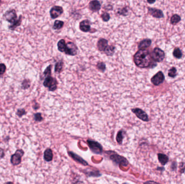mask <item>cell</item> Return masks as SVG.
<instances>
[{
  "label": "cell",
  "instance_id": "8992f818",
  "mask_svg": "<svg viewBox=\"0 0 185 184\" xmlns=\"http://www.w3.org/2000/svg\"><path fill=\"white\" fill-rule=\"evenodd\" d=\"M87 142L88 143L89 149L94 154H101L102 153V146L98 142L92 140H87Z\"/></svg>",
  "mask_w": 185,
  "mask_h": 184
},
{
  "label": "cell",
  "instance_id": "83f0119b",
  "mask_svg": "<svg viewBox=\"0 0 185 184\" xmlns=\"http://www.w3.org/2000/svg\"><path fill=\"white\" fill-rule=\"evenodd\" d=\"M16 114L19 118H21L27 114V111L24 109H17Z\"/></svg>",
  "mask_w": 185,
  "mask_h": 184
},
{
  "label": "cell",
  "instance_id": "f1b7e54d",
  "mask_svg": "<svg viewBox=\"0 0 185 184\" xmlns=\"http://www.w3.org/2000/svg\"><path fill=\"white\" fill-rule=\"evenodd\" d=\"M181 18L178 15H173L171 18V23L173 24H176L177 23H178L180 21Z\"/></svg>",
  "mask_w": 185,
  "mask_h": 184
},
{
  "label": "cell",
  "instance_id": "d590c367",
  "mask_svg": "<svg viewBox=\"0 0 185 184\" xmlns=\"http://www.w3.org/2000/svg\"><path fill=\"white\" fill-rule=\"evenodd\" d=\"M101 17L102 18L103 21L105 22H108L110 20V14L107 13H104L103 14L101 15Z\"/></svg>",
  "mask_w": 185,
  "mask_h": 184
},
{
  "label": "cell",
  "instance_id": "603a6c76",
  "mask_svg": "<svg viewBox=\"0 0 185 184\" xmlns=\"http://www.w3.org/2000/svg\"><path fill=\"white\" fill-rule=\"evenodd\" d=\"M31 81L29 79H24L21 83V89L27 90L31 87Z\"/></svg>",
  "mask_w": 185,
  "mask_h": 184
},
{
  "label": "cell",
  "instance_id": "6da1fadb",
  "mask_svg": "<svg viewBox=\"0 0 185 184\" xmlns=\"http://www.w3.org/2000/svg\"><path fill=\"white\" fill-rule=\"evenodd\" d=\"M134 61L136 65L140 68L148 67L151 63V56L147 50L141 49L134 56Z\"/></svg>",
  "mask_w": 185,
  "mask_h": 184
},
{
  "label": "cell",
  "instance_id": "bcb514c9",
  "mask_svg": "<svg viewBox=\"0 0 185 184\" xmlns=\"http://www.w3.org/2000/svg\"><path fill=\"white\" fill-rule=\"evenodd\" d=\"M2 1H0V6H1V4H2Z\"/></svg>",
  "mask_w": 185,
  "mask_h": 184
},
{
  "label": "cell",
  "instance_id": "5b68a950",
  "mask_svg": "<svg viewBox=\"0 0 185 184\" xmlns=\"http://www.w3.org/2000/svg\"><path fill=\"white\" fill-rule=\"evenodd\" d=\"M43 84L46 88H48L50 91H54L57 89L58 82L56 79L51 76H48L46 77Z\"/></svg>",
  "mask_w": 185,
  "mask_h": 184
},
{
  "label": "cell",
  "instance_id": "cb8c5ba5",
  "mask_svg": "<svg viewBox=\"0 0 185 184\" xmlns=\"http://www.w3.org/2000/svg\"><path fill=\"white\" fill-rule=\"evenodd\" d=\"M63 24H64V22L63 21L59 20L55 21L54 25H53V29L55 30L60 29L63 26Z\"/></svg>",
  "mask_w": 185,
  "mask_h": 184
},
{
  "label": "cell",
  "instance_id": "4dcf8cb0",
  "mask_svg": "<svg viewBox=\"0 0 185 184\" xmlns=\"http://www.w3.org/2000/svg\"><path fill=\"white\" fill-rule=\"evenodd\" d=\"M173 55L175 58H180L182 57L181 51L179 48H176L173 52Z\"/></svg>",
  "mask_w": 185,
  "mask_h": 184
},
{
  "label": "cell",
  "instance_id": "d6986e66",
  "mask_svg": "<svg viewBox=\"0 0 185 184\" xmlns=\"http://www.w3.org/2000/svg\"><path fill=\"white\" fill-rule=\"evenodd\" d=\"M158 160L162 166H164L168 163L169 159H168V156H166V154H158Z\"/></svg>",
  "mask_w": 185,
  "mask_h": 184
},
{
  "label": "cell",
  "instance_id": "277c9868",
  "mask_svg": "<svg viewBox=\"0 0 185 184\" xmlns=\"http://www.w3.org/2000/svg\"><path fill=\"white\" fill-rule=\"evenodd\" d=\"M112 152V154H110V160H112L115 164H117L120 166L121 165L124 166H128V165L129 164L128 161L125 157L121 156L115 152Z\"/></svg>",
  "mask_w": 185,
  "mask_h": 184
},
{
  "label": "cell",
  "instance_id": "8d00e7d4",
  "mask_svg": "<svg viewBox=\"0 0 185 184\" xmlns=\"http://www.w3.org/2000/svg\"><path fill=\"white\" fill-rule=\"evenodd\" d=\"M179 168H180V173H184L185 172V163L184 162H181L180 163V166H179Z\"/></svg>",
  "mask_w": 185,
  "mask_h": 184
},
{
  "label": "cell",
  "instance_id": "4316f807",
  "mask_svg": "<svg viewBox=\"0 0 185 184\" xmlns=\"http://www.w3.org/2000/svg\"><path fill=\"white\" fill-rule=\"evenodd\" d=\"M86 174L88 177H100L101 174L99 172L97 171H91L90 172H88L86 173Z\"/></svg>",
  "mask_w": 185,
  "mask_h": 184
},
{
  "label": "cell",
  "instance_id": "52a82bcc",
  "mask_svg": "<svg viewBox=\"0 0 185 184\" xmlns=\"http://www.w3.org/2000/svg\"><path fill=\"white\" fill-rule=\"evenodd\" d=\"M152 57L155 61L158 62H162L164 59V52L159 48H155L152 52Z\"/></svg>",
  "mask_w": 185,
  "mask_h": 184
},
{
  "label": "cell",
  "instance_id": "ac0fdd59",
  "mask_svg": "<svg viewBox=\"0 0 185 184\" xmlns=\"http://www.w3.org/2000/svg\"><path fill=\"white\" fill-rule=\"evenodd\" d=\"M151 42L152 41L151 40L145 39L139 43V44L138 45V48L140 50L144 49L145 48H148L151 45Z\"/></svg>",
  "mask_w": 185,
  "mask_h": 184
},
{
  "label": "cell",
  "instance_id": "7bdbcfd3",
  "mask_svg": "<svg viewBox=\"0 0 185 184\" xmlns=\"http://www.w3.org/2000/svg\"><path fill=\"white\" fill-rule=\"evenodd\" d=\"M157 170H158L161 171H163L164 170V167H158L157 168Z\"/></svg>",
  "mask_w": 185,
  "mask_h": 184
},
{
  "label": "cell",
  "instance_id": "1f68e13d",
  "mask_svg": "<svg viewBox=\"0 0 185 184\" xmlns=\"http://www.w3.org/2000/svg\"><path fill=\"white\" fill-rule=\"evenodd\" d=\"M34 119L35 121L38 122H40L41 121H42L43 117H42L41 113H35L34 115Z\"/></svg>",
  "mask_w": 185,
  "mask_h": 184
},
{
  "label": "cell",
  "instance_id": "e575fe53",
  "mask_svg": "<svg viewBox=\"0 0 185 184\" xmlns=\"http://www.w3.org/2000/svg\"><path fill=\"white\" fill-rule=\"evenodd\" d=\"M176 75V70L174 67L171 68L168 71V76L171 77H174Z\"/></svg>",
  "mask_w": 185,
  "mask_h": 184
},
{
  "label": "cell",
  "instance_id": "7dc6e473",
  "mask_svg": "<svg viewBox=\"0 0 185 184\" xmlns=\"http://www.w3.org/2000/svg\"><path fill=\"white\" fill-rule=\"evenodd\" d=\"M128 184V183H123V184Z\"/></svg>",
  "mask_w": 185,
  "mask_h": 184
},
{
  "label": "cell",
  "instance_id": "9a60e30c",
  "mask_svg": "<svg viewBox=\"0 0 185 184\" xmlns=\"http://www.w3.org/2000/svg\"><path fill=\"white\" fill-rule=\"evenodd\" d=\"M148 12L151 15H152L153 17H156V18H161V17H164V15L162 11L157 9L149 8Z\"/></svg>",
  "mask_w": 185,
  "mask_h": 184
},
{
  "label": "cell",
  "instance_id": "f6af8a7d",
  "mask_svg": "<svg viewBox=\"0 0 185 184\" xmlns=\"http://www.w3.org/2000/svg\"><path fill=\"white\" fill-rule=\"evenodd\" d=\"M154 2H155L154 1H148V3H150V4H152V3H154Z\"/></svg>",
  "mask_w": 185,
  "mask_h": 184
},
{
  "label": "cell",
  "instance_id": "ffe728a7",
  "mask_svg": "<svg viewBox=\"0 0 185 184\" xmlns=\"http://www.w3.org/2000/svg\"><path fill=\"white\" fill-rule=\"evenodd\" d=\"M22 16L20 15L19 17L18 18L17 20L13 24H10V25L9 26V28H8L10 30H15L16 28L20 26L21 23H22Z\"/></svg>",
  "mask_w": 185,
  "mask_h": 184
},
{
  "label": "cell",
  "instance_id": "30bf717a",
  "mask_svg": "<svg viewBox=\"0 0 185 184\" xmlns=\"http://www.w3.org/2000/svg\"><path fill=\"white\" fill-rule=\"evenodd\" d=\"M63 12V8L61 7L55 6L51 8L50 10V15L52 19H55L59 17Z\"/></svg>",
  "mask_w": 185,
  "mask_h": 184
},
{
  "label": "cell",
  "instance_id": "4fadbf2b",
  "mask_svg": "<svg viewBox=\"0 0 185 184\" xmlns=\"http://www.w3.org/2000/svg\"><path fill=\"white\" fill-rule=\"evenodd\" d=\"M90 24L91 23L89 21L87 20L82 21L80 23V29L83 32H88L90 30Z\"/></svg>",
  "mask_w": 185,
  "mask_h": 184
},
{
  "label": "cell",
  "instance_id": "f35d334b",
  "mask_svg": "<svg viewBox=\"0 0 185 184\" xmlns=\"http://www.w3.org/2000/svg\"><path fill=\"white\" fill-rule=\"evenodd\" d=\"M176 167H177V163L174 161L171 163V170L174 171L176 170Z\"/></svg>",
  "mask_w": 185,
  "mask_h": 184
},
{
  "label": "cell",
  "instance_id": "ee69618b",
  "mask_svg": "<svg viewBox=\"0 0 185 184\" xmlns=\"http://www.w3.org/2000/svg\"><path fill=\"white\" fill-rule=\"evenodd\" d=\"M5 184H14V183L13 182H11V181H8V182H7Z\"/></svg>",
  "mask_w": 185,
  "mask_h": 184
},
{
  "label": "cell",
  "instance_id": "e0dca14e",
  "mask_svg": "<svg viewBox=\"0 0 185 184\" xmlns=\"http://www.w3.org/2000/svg\"><path fill=\"white\" fill-rule=\"evenodd\" d=\"M43 158H44L45 161H48V162L51 161V160H53V154L52 150L51 149L48 148L45 150V152H44Z\"/></svg>",
  "mask_w": 185,
  "mask_h": 184
},
{
  "label": "cell",
  "instance_id": "74e56055",
  "mask_svg": "<svg viewBox=\"0 0 185 184\" xmlns=\"http://www.w3.org/2000/svg\"><path fill=\"white\" fill-rule=\"evenodd\" d=\"M118 14L120 15H122L123 16H126L128 14V10L126 8H123V9H119L118 11Z\"/></svg>",
  "mask_w": 185,
  "mask_h": 184
},
{
  "label": "cell",
  "instance_id": "f546056e",
  "mask_svg": "<svg viewBox=\"0 0 185 184\" xmlns=\"http://www.w3.org/2000/svg\"><path fill=\"white\" fill-rule=\"evenodd\" d=\"M7 70V67L4 63H0V77L5 74Z\"/></svg>",
  "mask_w": 185,
  "mask_h": 184
},
{
  "label": "cell",
  "instance_id": "9c48e42d",
  "mask_svg": "<svg viewBox=\"0 0 185 184\" xmlns=\"http://www.w3.org/2000/svg\"><path fill=\"white\" fill-rule=\"evenodd\" d=\"M132 111L140 120H142L144 122L149 121V118H148L147 113L144 111L142 110L139 109V108H135V109L132 110Z\"/></svg>",
  "mask_w": 185,
  "mask_h": 184
},
{
  "label": "cell",
  "instance_id": "7c38bea8",
  "mask_svg": "<svg viewBox=\"0 0 185 184\" xmlns=\"http://www.w3.org/2000/svg\"><path fill=\"white\" fill-rule=\"evenodd\" d=\"M68 153L69 156L70 157H72V158L75 161H76V162L79 163L80 164H82V165H84V166L88 165V163L86 161V160L82 159V158L80 156H79V155L74 154L72 151H69Z\"/></svg>",
  "mask_w": 185,
  "mask_h": 184
},
{
  "label": "cell",
  "instance_id": "3957f363",
  "mask_svg": "<svg viewBox=\"0 0 185 184\" xmlns=\"http://www.w3.org/2000/svg\"><path fill=\"white\" fill-rule=\"evenodd\" d=\"M3 18L4 20L9 22L11 24H13L18 19L16 10L10 9L7 10L3 15Z\"/></svg>",
  "mask_w": 185,
  "mask_h": 184
},
{
  "label": "cell",
  "instance_id": "5bb4252c",
  "mask_svg": "<svg viewBox=\"0 0 185 184\" xmlns=\"http://www.w3.org/2000/svg\"><path fill=\"white\" fill-rule=\"evenodd\" d=\"M101 6V4L98 1H92L89 3V9L94 12H96L100 10Z\"/></svg>",
  "mask_w": 185,
  "mask_h": 184
},
{
  "label": "cell",
  "instance_id": "836d02e7",
  "mask_svg": "<svg viewBox=\"0 0 185 184\" xmlns=\"http://www.w3.org/2000/svg\"><path fill=\"white\" fill-rule=\"evenodd\" d=\"M51 65H49L47 68L45 69V71L43 72V74L47 77L48 76H51Z\"/></svg>",
  "mask_w": 185,
  "mask_h": 184
},
{
  "label": "cell",
  "instance_id": "8fae6325",
  "mask_svg": "<svg viewBox=\"0 0 185 184\" xmlns=\"http://www.w3.org/2000/svg\"><path fill=\"white\" fill-rule=\"evenodd\" d=\"M164 75L161 71L158 72L151 79V82L155 85H159L164 81Z\"/></svg>",
  "mask_w": 185,
  "mask_h": 184
},
{
  "label": "cell",
  "instance_id": "484cf974",
  "mask_svg": "<svg viewBox=\"0 0 185 184\" xmlns=\"http://www.w3.org/2000/svg\"><path fill=\"white\" fill-rule=\"evenodd\" d=\"M63 62L60 61L58 62L55 65V72H58V73L61 72L62 70V68H63Z\"/></svg>",
  "mask_w": 185,
  "mask_h": 184
},
{
  "label": "cell",
  "instance_id": "2e32d148",
  "mask_svg": "<svg viewBox=\"0 0 185 184\" xmlns=\"http://www.w3.org/2000/svg\"><path fill=\"white\" fill-rule=\"evenodd\" d=\"M97 46L99 51H104L105 49L108 46V41L106 39L101 38L99 41H98Z\"/></svg>",
  "mask_w": 185,
  "mask_h": 184
},
{
  "label": "cell",
  "instance_id": "ab89813d",
  "mask_svg": "<svg viewBox=\"0 0 185 184\" xmlns=\"http://www.w3.org/2000/svg\"><path fill=\"white\" fill-rule=\"evenodd\" d=\"M5 156V152H4V150L0 147V160H1L2 159H3Z\"/></svg>",
  "mask_w": 185,
  "mask_h": 184
},
{
  "label": "cell",
  "instance_id": "60d3db41",
  "mask_svg": "<svg viewBox=\"0 0 185 184\" xmlns=\"http://www.w3.org/2000/svg\"><path fill=\"white\" fill-rule=\"evenodd\" d=\"M33 108L34 109L36 110L40 108V105H39V104L38 103H35L33 105Z\"/></svg>",
  "mask_w": 185,
  "mask_h": 184
},
{
  "label": "cell",
  "instance_id": "b9f144b4",
  "mask_svg": "<svg viewBox=\"0 0 185 184\" xmlns=\"http://www.w3.org/2000/svg\"><path fill=\"white\" fill-rule=\"evenodd\" d=\"M144 184H160L158 183L157 182H155L154 181H147L146 182H145Z\"/></svg>",
  "mask_w": 185,
  "mask_h": 184
},
{
  "label": "cell",
  "instance_id": "7a4b0ae2",
  "mask_svg": "<svg viewBox=\"0 0 185 184\" xmlns=\"http://www.w3.org/2000/svg\"><path fill=\"white\" fill-rule=\"evenodd\" d=\"M24 151L22 149H17L14 154L11 156L10 162L13 166H17L21 163L22 157L24 156Z\"/></svg>",
  "mask_w": 185,
  "mask_h": 184
},
{
  "label": "cell",
  "instance_id": "44dd1931",
  "mask_svg": "<svg viewBox=\"0 0 185 184\" xmlns=\"http://www.w3.org/2000/svg\"><path fill=\"white\" fill-rule=\"evenodd\" d=\"M66 47L67 44L65 43V41L64 40H61L58 41V48L59 51L65 52Z\"/></svg>",
  "mask_w": 185,
  "mask_h": 184
},
{
  "label": "cell",
  "instance_id": "d6a6232c",
  "mask_svg": "<svg viewBox=\"0 0 185 184\" xmlns=\"http://www.w3.org/2000/svg\"><path fill=\"white\" fill-rule=\"evenodd\" d=\"M97 67L101 72H104L106 70V65L103 62H99L97 64Z\"/></svg>",
  "mask_w": 185,
  "mask_h": 184
},
{
  "label": "cell",
  "instance_id": "d4e9b609",
  "mask_svg": "<svg viewBox=\"0 0 185 184\" xmlns=\"http://www.w3.org/2000/svg\"><path fill=\"white\" fill-rule=\"evenodd\" d=\"M123 131L120 130V131H119L117 134L116 139H117V142L119 144H122V140H123Z\"/></svg>",
  "mask_w": 185,
  "mask_h": 184
},
{
  "label": "cell",
  "instance_id": "ba28073f",
  "mask_svg": "<svg viewBox=\"0 0 185 184\" xmlns=\"http://www.w3.org/2000/svg\"><path fill=\"white\" fill-rule=\"evenodd\" d=\"M78 48L74 43L73 42H68L67 43V47L65 49V54L70 55V56H75L77 54Z\"/></svg>",
  "mask_w": 185,
  "mask_h": 184
},
{
  "label": "cell",
  "instance_id": "7402d4cb",
  "mask_svg": "<svg viewBox=\"0 0 185 184\" xmlns=\"http://www.w3.org/2000/svg\"><path fill=\"white\" fill-rule=\"evenodd\" d=\"M115 49V48L113 45H108L106 48L105 49L104 51H105V53L107 56H111L114 54Z\"/></svg>",
  "mask_w": 185,
  "mask_h": 184
}]
</instances>
